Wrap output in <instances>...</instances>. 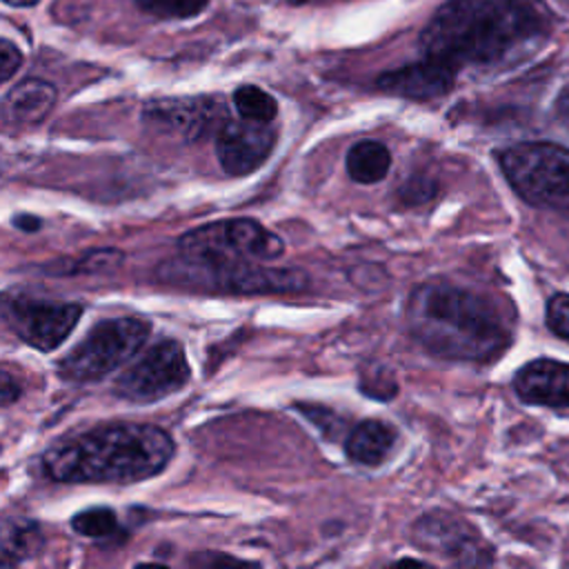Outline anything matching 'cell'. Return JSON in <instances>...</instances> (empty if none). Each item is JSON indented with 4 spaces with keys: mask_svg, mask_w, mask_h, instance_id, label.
<instances>
[{
    "mask_svg": "<svg viewBox=\"0 0 569 569\" xmlns=\"http://www.w3.org/2000/svg\"><path fill=\"white\" fill-rule=\"evenodd\" d=\"M547 18L522 0H447L420 33L425 58L451 69L496 67L529 56L547 38Z\"/></svg>",
    "mask_w": 569,
    "mask_h": 569,
    "instance_id": "obj_1",
    "label": "cell"
},
{
    "mask_svg": "<svg viewBox=\"0 0 569 569\" xmlns=\"http://www.w3.org/2000/svg\"><path fill=\"white\" fill-rule=\"evenodd\" d=\"M176 453L171 436L156 425H102L42 453V471L56 482L131 485L158 476Z\"/></svg>",
    "mask_w": 569,
    "mask_h": 569,
    "instance_id": "obj_2",
    "label": "cell"
},
{
    "mask_svg": "<svg viewBox=\"0 0 569 569\" xmlns=\"http://www.w3.org/2000/svg\"><path fill=\"white\" fill-rule=\"evenodd\" d=\"M407 327L433 356L487 362L509 345V325L498 307L449 282H422L407 298Z\"/></svg>",
    "mask_w": 569,
    "mask_h": 569,
    "instance_id": "obj_3",
    "label": "cell"
},
{
    "mask_svg": "<svg viewBox=\"0 0 569 569\" xmlns=\"http://www.w3.org/2000/svg\"><path fill=\"white\" fill-rule=\"evenodd\" d=\"M158 278L173 287H191L233 296L293 293L309 284L302 269L262 267L256 260H191L178 253L158 267Z\"/></svg>",
    "mask_w": 569,
    "mask_h": 569,
    "instance_id": "obj_4",
    "label": "cell"
},
{
    "mask_svg": "<svg viewBox=\"0 0 569 569\" xmlns=\"http://www.w3.org/2000/svg\"><path fill=\"white\" fill-rule=\"evenodd\" d=\"M498 162L525 202L569 218V149L553 142H518L500 151Z\"/></svg>",
    "mask_w": 569,
    "mask_h": 569,
    "instance_id": "obj_5",
    "label": "cell"
},
{
    "mask_svg": "<svg viewBox=\"0 0 569 569\" xmlns=\"http://www.w3.org/2000/svg\"><path fill=\"white\" fill-rule=\"evenodd\" d=\"M149 331L151 325L144 318L100 320L58 362V373L69 382L102 380L138 353Z\"/></svg>",
    "mask_w": 569,
    "mask_h": 569,
    "instance_id": "obj_6",
    "label": "cell"
},
{
    "mask_svg": "<svg viewBox=\"0 0 569 569\" xmlns=\"http://www.w3.org/2000/svg\"><path fill=\"white\" fill-rule=\"evenodd\" d=\"M178 253L191 260H256L269 262L284 253V242L273 231L249 218L218 220L189 229L178 240Z\"/></svg>",
    "mask_w": 569,
    "mask_h": 569,
    "instance_id": "obj_7",
    "label": "cell"
},
{
    "mask_svg": "<svg viewBox=\"0 0 569 569\" xmlns=\"http://www.w3.org/2000/svg\"><path fill=\"white\" fill-rule=\"evenodd\" d=\"M189 378L191 369L184 347L173 338H164L116 378L113 393L131 402H156L180 391Z\"/></svg>",
    "mask_w": 569,
    "mask_h": 569,
    "instance_id": "obj_8",
    "label": "cell"
},
{
    "mask_svg": "<svg viewBox=\"0 0 569 569\" xmlns=\"http://www.w3.org/2000/svg\"><path fill=\"white\" fill-rule=\"evenodd\" d=\"M82 316L80 302L40 300L31 296H4L2 320L29 347L38 351L58 349Z\"/></svg>",
    "mask_w": 569,
    "mask_h": 569,
    "instance_id": "obj_9",
    "label": "cell"
},
{
    "mask_svg": "<svg viewBox=\"0 0 569 569\" xmlns=\"http://www.w3.org/2000/svg\"><path fill=\"white\" fill-rule=\"evenodd\" d=\"M142 120L162 133L178 140L193 142L211 133L229 120L227 109L220 98L198 96V98H162L147 102L142 109Z\"/></svg>",
    "mask_w": 569,
    "mask_h": 569,
    "instance_id": "obj_10",
    "label": "cell"
},
{
    "mask_svg": "<svg viewBox=\"0 0 569 569\" xmlns=\"http://www.w3.org/2000/svg\"><path fill=\"white\" fill-rule=\"evenodd\" d=\"M276 144L269 122L227 120L216 133V156L224 173L247 176L264 164Z\"/></svg>",
    "mask_w": 569,
    "mask_h": 569,
    "instance_id": "obj_11",
    "label": "cell"
},
{
    "mask_svg": "<svg viewBox=\"0 0 569 569\" xmlns=\"http://www.w3.org/2000/svg\"><path fill=\"white\" fill-rule=\"evenodd\" d=\"M456 73L458 71L451 69L449 64L433 58H425V60L385 71L382 76H378L376 84L380 91L391 96H400L409 100H433L453 89Z\"/></svg>",
    "mask_w": 569,
    "mask_h": 569,
    "instance_id": "obj_12",
    "label": "cell"
},
{
    "mask_svg": "<svg viewBox=\"0 0 569 569\" xmlns=\"http://www.w3.org/2000/svg\"><path fill=\"white\" fill-rule=\"evenodd\" d=\"M516 396L527 405L569 413V365L551 358H536L513 376Z\"/></svg>",
    "mask_w": 569,
    "mask_h": 569,
    "instance_id": "obj_13",
    "label": "cell"
},
{
    "mask_svg": "<svg viewBox=\"0 0 569 569\" xmlns=\"http://www.w3.org/2000/svg\"><path fill=\"white\" fill-rule=\"evenodd\" d=\"M56 104V87L40 78H27L7 91L2 100V116L16 124L42 122Z\"/></svg>",
    "mask_w": 569,
    "mask_h": 569,
    "instance_id": "obj_14",
    "label": "cell"
},
{
    "mask_svg": "<svg viewBox=\"0 0 569 569\" xmlns=\"http://www.w3.org/2000/svg\"><path fill=\"white\" fill-rule=\"evenodd\" d=\"M396 438V429L385 420H362L347 436L345 451L358 465L378 467L389 458Z\"/></svg>",
    "mask_w": 569,
    "mask_h": 569,
    "instance_id": "obj_15",
    "label": "cell"
},
{
    "mask_svg": "<svg viewBox=\"0 0 569 569\" xmlns=\"http://www.w3.org/2000/svg\"><path fill=\"white\" fill-rule=\"evenodd\" d=\"M347 173L360 184L380 182L391 167L389 149L378 140H360L347 151Z\"/></svg>",
    "mask_w": 569,
    "mask_h": 569,
    "instance_id": "obj_16",
    "label": "cell"
},
{
    "mask_svg": "<svg viewBox=\"0 0 569 569\" xmlns=\"http://www.w3.org/2000/svg\"><path fill=\"white\" fill-rule=\"evenodd\" d=\"M40 545V531L27 520H4L2 529V560L4 565L31 556Z\"/></svg>",
    "mask_w": 569,
    "mask_h": 569,
    "instance_id": "obj_17",
    "label": "cell"
},
{
    "mask_svg": "<svg viewBox=\"0 0 569 569\" xmlns=\"http://www.w3.org/2000/svg\"><path fill=\"white\" fill-rule=\"evenodd\" d=\"M233 104L244 120L253 122H271L278 113V102L273 100V96L256 84L238 87L233 93Z\"/></svg>",
    "mask_w": 569,
    "mask_h": 569,
    "instance_id": "obj_18",
    "label": "cell"
},
{
    "mask_svg": "<svg viewBox=\"0 0 569 569\" xmlns=\"http://www.w3.org/2000/svg\"><path fill=\"white\" fill-rule=\"evenodd\" d=\"M71 527L84 538H109L118 529V518L116 511L109 507H91L78 511L71 518Z\"/></svg>",
    "mask_w": 569,
    "mask_h": 569,
    "instance_id": "obj_19",
    "label": "cell"
},
{
    "mask_svg": "<svg viewBox=\"0 0 569 569\" xmlns=\"http://www.w3.org/2000/svg\"><path fill=\"white\" fill-rule=\"evenodd\" d=\"M138 9L158 18H189L202 11L209 0H133Z\"/></svg>",
    "mask_w": 569,
    "mask_h": 569,
    "instance_id": "obj_20",
    "label": "cell"
},
{
    "mask_svg": "<svg viewBox=\"0 0 569 569\" xmlns=\"http://www.w3.org/2000/svg\"><path fill=\"white\" fill-rule=\"evenodd\" d=\"M122 253L118 249H96L84 253L73 267L67 269V273H96V271H107L116 269L122 262Z\"/></svg>",
    "mask_w": 569,
    "mask_h": 569,
    "instance_id": "obj_21",
    "label": "cell"
},
{
    "mask_svg": "<svg viewBox=\"0 0 569 569\" xmlns=\"http://www.w3.org/2000/svg\"><path fill=\"white\" fill-rule=\"evenodd\" d=\"M547 325L556 336L569 340V293H556L549 298Z\"/></svg>",
    "mask_w": 569,
    "mask_h": 569,
    "instance_id": "obj_22",
    "label": "cell"
},
{
    "mask_svg": "<svg viewBox=\"0 0 569 569\" xmlns=\"http://www.w3.org/2000/svg\"><path fill=\"white\" fill-rule=\"evenodd\" d=\"M20 64H22V53L18 51V47L11 40H2L0 42V80L2 82L11 80V76L18 71Z\"/></svg>",
    "mask_w": 569,
    "mask_h": 569,
    "instance_id": "obj_23",
    "label": "cell"
},
{
    "mask_svg": "<svg viewBox=\"0 0 569 569\" xmlns=\"http://www.w3.org/2000/svg\"><path fill=\"white\" fill-rule=\"evenodd\" d=\"M0 391H2V405L4 407H9L13 400H18V396H20V387H18V382L11 378V373L9 371H2V376H0Z\"/></svg>",
    "mask_w": 569,
    "mask_h": 569,
    "instance_id": "obj_24",
    "label": "cell"
},
{
    "mask_svg": "<svg viewBox=\"0 0 569 569\" xmlns=\"http://www.w3.org/2000/svg\"><path fill=\"white\" fill-rule=\"evenodd\" d=\"M553 113L562 122L565 129H569V87L562 89L553 102Z\"/></svg>",
    "mask_w": 569,
    "mask_h": 569,
    "instance_id": "obj_25",
    "label": "cell"
},
{
    "mask_svg": "<svg viewBox=\"0 0 569 569\" xmlns=\"http://www.w3.org/2000/svg\"><path fill=\"white\" fill-rule=\"evenodd\" d=\"M13 224L16 227H20L22 231H36L38 227H40V220L38 218H33V216H27V213H22V216H18L16 220H13Z\"/></svg>",
    "mask_w": 569,
    "mask_h": 569,
    "instance_id": "obj_26",
    "label": "cell"
},
{
    "mask_svg": "<svg viewBox=\"0 0 569 569\" xmlns=\"http://www.w3.org/2000/svg\"><path fill=\"white\" fill-rule=\"evenodd\" d=\"M7 4H16V7H31V4H36L38 0H4Z\"/></svg>",
    "mask_w": 569,
    "mask_h": 569,
    "instance_id": "obj_27",
    "label": "cell"
}]
</instances>
